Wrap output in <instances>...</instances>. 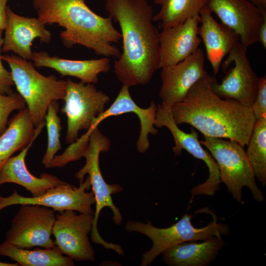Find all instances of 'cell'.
I'll use <instances>...</instances> for the list:
<instances>
[{
	"label": "cell",
	"instance_id": "2",
	"mask_svg": "<svg viewBox=\"0 0 266 266\" xmlns=\"http://www.w3.org/2000/svg\"><path fill=\"white\" fill-rule=\"evenodd\" d=\"M213 77L208 73L182 101L170 107L174 121L178 126L189 124L205 136L226 138L247 146L256 122L251 107L218 96L211 88Z\"/></svg>",
	"mask_w": 266,
	"mask_h": 266
},
{
	"label": "cell",
	"instance_id": "26",
	"mask_svg": "<svg viewBox=\"0 0 266 266\" xmlns=\"http://www.w3.org/2000/svg\"><path fill=\"white\" fill-rule=\"evenodd\" d=\"M246 151L255 177L266 185V118L256 120Z\"/></svg>",
	"mask_w": 266,
	"mask_h": 266
},
{
	"label": "cell",
	"instance_id": "15",
	"mask_svg": "<svg viewBox=\"0 0 266 266\" xmlns=\"http://www.w3.org/2000/svg\"><path fill=\"white\" fill-rule=\"evenodd\" d=\"M204 65L203 52L199 48L182 61L161 68V103L170 108L182 101L193 86L208 74Z\"/></svg>",
	"mask_w": 266,
	"mask_h": 266
},
{
	"label": "cell",
	"instance_id": "1",
	"mask_svg": "<svg viewBox=\"0 0 266 266\" xmlns=\"http://www.w3.org/2000/svg\"><path fill=\"white\" fill-rule=\"evenodd\" d=\"M105 7L121 30L123 50L114 72L123 85H145L159 69L160 32L147 0H106Z\"/></svg>",
	"mask_w": 266,
	"mask_h": 266
},
{
	"label": "cell",
	"instance_id": "23",
	"mask_svg": "<svg viewBox=\"0 0 266 266\" xmlns=\"http://www.w3.org/2000/svg\"><path fill=\"white\" fill-rule=\"evenodd\" d=\"M45 126L44 122L35 127L27 107L14 115L0 135V171L14 153L22 150L39 135Z\"/></svg>",
	"mask_w": 266,
	"mask_h": 266
},
{
	"label": "cell",
	"instance_id": "14",
	"mask_svg": "<svg viewBox=\"0 0 266 266\" xmlns=\"http://www.w3.org/2000/svg\"><path fill=\"white\" fill-rule=\"evenodd\" d=\"M206 7L221 23L234 31L239 42L248 48L258 42L259 29L266 15L248 0H207Z\"/></svg>",
	"mask_w": 266,
	"mask_h": 266
},
{
	"label": "cell",
	"instance_id": "32",
	"mask_svg": "<svg viewBox=\"0 0 266 266\" xmlns=\"http://www.w3.org/2000/svg\"><path fill=\"white\" fill-rule=\"evenodd\" d=\"M258 41L264 49H266V19L262 24L258 33Z\"/></svg>",
	"mask_w": 266,
	"mask_h": 266
},
{
	"label": "cell",
	"instance_id": "28",
	"mask_svg": "<svg viewBox=\"0 0 266 266\" xmlns=\"http://www.w3.org/2000/svg\"><path fill=\"white\" fill-rule=\"evenodd\" d=\"M26 107L24 99L18 93L13 92L9 95L0 94V135L6 128L10 114Z\"/></svg>",
	"mask_w": 266,
	"mask_h": 266
},
{
	"label": "cell",
	"instance_id": "34",
	"mask_svg": "<svg viewBox=\"0 0 266 266\" xmlns=\"http://www.w3.org/2000/svg\"><path fill=\"white\" fill-rule=\"evenodd\" d=\"M18 264L16 263H7L0 262V266H18Z\"/></svg>",
	"mask_w": 266,
	"mask_h": 266
},
{
	"label": "cell",
	"instance_id": "22",
	"mask_svg": "<svg viewBox=\"0 0 266 266\" xmlns=\"http://www.w3.org/2000/svg\"><path fill=\"white\" fill-rule=\"evenodd\" d=\"M224 244L222 237H215L201 242H182L164 251L162 253L163 260L170 266H207L215 260Z\"/></svg>",
	"mask_w": 266,
	"mask_h": 266
},
{
	"label": "cell",
	"instance_id": "12",
	"mask_svg": "<svg viewBox=\"0 0 266 266\" xmlns=\"http://www.w3.org/2000/svg\"><path fill=\"white\" fill-rule=\"evenodd\" d=\"M94 214L72 210L56 214L52 234L61 253L75 261H95V251L89 239Z\"/></svg>",
	"mask_w": 266,
	"mask_h": 266
},
{
	"label": "cell",
	"instance_id": "25",
	"mask_svg": "<svg viewBox=\"0 0 266 266\" xmlns=\"http://www.w3.org/2000/svg\"><path fill=\"white\" fill-rule=\"evenodd\" d=\"M207 0H154L160 11L153 15V22H160L162 29L179 25L188 19L200 16Z\"/></svg>",
	"mask_w": 266,
	"mask_h": 266
},
{
	"label": "cell",
	"instance_id": "18",
	"mask_svg": "<svg viewBox=\"0 0 266 266\" xmlns=\"http://www.w3.org/2000/svg\"><path fill=\"white\" fill-rule=\"evenodd\" d=\"M200 16L198 34L204 44L207 58L216 76L223 59L239 42V37L233 30L217 22L205 5L200 10Z\"/></svg>",
	"mask_w": 266,
	"mask_h": 266
},
{
	"label": "cell",
	"instance_id": "30",
	"mask_svg": "<svg viewBox=\"0 0 266 266\" xmlns=\"http://www.w3.org/2000/svg\"><path fill=\"white\" fill-rule=\"evenodd\" d=\"M0 32V94L9 95L13 93L12 87L14 85L11 71L7 70L3 66L1 59V49L3 38Z\"/></svg>",
	"mask_w": 266,
	"mask_h": 266
},
{
	"label": "cell",
	"instance_id": "20",
	"mask_svg": "<svg viewBox=\"0 0 266 266\" xmlns=\"http://www.w3.org/2000/svg\"><path fill=\"white\" fill-rule=\"evenodd\" d=\"M31 61L34 66L52 68L62 76H69L79 79L85 83L96 84L101 73L110 69L109 58L98 59L75 60L52 56L44 51L33 52Z\"/></svg>",
	"mask_w": 266,
	"mask_h": 266
},
{
	"label": "cell",
	"instance_id": "7",
	"mask_svg": "<svg viewBox=\"0 0 266 266\" xmlns=\"http://www.w3.org/2000/svg\"><path fill=\"white\" fill-rule=\"evenodd\" d=\"M200 141L209 151L217 163L221 182L238 202L243 204L242 190L246 187L255 200H265L264 195L256 182V177L243 146L237 142L204 136Z\"/></svg>",
	"mask_w": 266,
	"mask_h": 266
},
{
	"label": "cell",
	"instance_id": "24",
	"mask_svg": "<svg viewBox=\"0 0 266 266\" xmlns=\"http://www.w3.org/2000/svg\"><path fill=\"white\" fill-rule=\"evenodd\" d=\"M0 255L21 266H74V261L61 253L56 246L52 248H21L4 240L0 244Z\"/></svg>",
	"mask_w": 266,
	"mask_h": 266
},
{
	"label": "cell",
	"instance_id": "6",
	"mask_svg": "<svg viewBox=\"0 0 266 266\" xmlns=\"http://www.w3.org/2000/svg\"><path fill=\"white\" fill-rule=\"evenodd\" d=\"M193 217V215L187 212L176 223L166 228L156 227L149 220L146 223L138 221H129L125 226L127 232L143 234L152 242L151 248L142 254L140 265L147 266L151 265L157 257L174 245L221 237L230 233L229 226L217 223L215 215L213 216L212 221L201 228H196L192 225L191 219Z\"/></svg>",
	"mask_w": 266,
	"mask_h": 266
},
{
	"label": "cell",
	"instance_id": "16",
	"mask_svg": "<svg viewBox=\"0 0 266 266\" xmlns=\"http://www.w3.org/2000/svg\"><path fill=\"white\" fill-rule=\"evenodd\" d=\"M1 51L13 52L17 56L31 61L33 40L39 38L40 42L48 43L51 41V33L37 18L26 17L6 8V25Z\"/></svg>",
	"mask_w": 266,
	"mask_h": 266
},
{
	"label": "cell",
	"instance_id": "10",
	"mask_svg": "<svg viewBox=\"0 0 266 266\" xmlns=\"http://www.w3.org/2000/svg\"><path fill=\"white\" fill-rule=\"evenodd\" d=\"M52 208L36 204H21L5 233V241L21 248H52L51 238L56 219Z\"/></svg>",
	"mask_w": 266,
	"mask_h": 266
},
{
	"label": "cell",
	"instance_id": "9",
	"mask_svg": "<svg viewBox=\"0 0 266 266\" xmlns=\"http://www.w3.org/2000/svg\"><path fill=\"white\" fill-rule=\"evenodd\" d=\"M247 50L239 42L236 44L222 63L226 75L220 83L214 76L211 88L222 98L233 99L251 107L256 98L260 77L251 66Z\"/></svg>",
	"mask_w": 266,
	"mask_h": 266
},
{
	"label": "cell",
	"instance_id": "17",
	"mask_svg": "<svg viewBox=\"0 0 266 266\" xmlns=\"http://www.w3.org/2000/svg\"><path fill=\"white\" fill-rule=\"evenodd\" d=\"M200 16L187 19L159 33V69L182 61L199 48L201 42L198 32Z\"/></svg>",
	"mask_w": 266,
	"mask_h": 266
},
{
	"label": "cell",
	"instance_id": "19",
	"mask_svg": "<svg viewBox=\"0 0 266 266\" xmlns=\"http://www.w3.org/2000/svg\"><path fill=\"white\" fill-rule=\"evenodd\" d=\"M129 88L127 85H122L115 100L108 109H105L95 119L91 129L98 127L101 122L109 117L133 113L137 116L140 125L136 149L139 153H144L150 146L149 134L156 135L158 132L155 126L157 105L152 101L146 108L139 107L133 100Z\"/></svg>",
	"mask_w": 266,
	"mask_h": 266
},
{
	"label": "cell",
	"instance_id": "11",
	"mask_svg": "<svg viewBox=\"0 0 266 266\" xmlns=\"http://www.w3.org/2000/svg\"><path fill=\"white\" fill-rule=\"evenodd\" d=\"M156 128H167L174 141L172 151L175 156L181 155L185 150L195 158L201 160L206 165L209 176L205 181L195 186L191 193L193 196H212L219 190L221 183L219 167L211 155L204 149L198 139V133L191 129L190 133L180 129L172 118L170 108L161 103L157 105L155 123Z\"/></svg>",
	"mask_w": 266,
	"mask_h": 266
},
{
	"label": "cell",
	"instance_id": "3",
	"mask_svg": "<svg viewBox=\"0 0 266 266\" xmlns=\"http://www.w3.org/2000/svg\"><path fill=\"white\" fill-rule=\"evenodd\" d=\"M37 18L44 25L55 24L64 29L60 34L63 45L72 48L82 45L105 57H119L121 52L114 44L121 35L109 16L93 12L85 0H33Z\"/></svg>",
	"mask_w": 266,
	"mask_h": 266
},
{
	"label": "cell",
	"instance_id": "33",
	"mask_svg": "<svg viewBox=\"0 0 266 266\" xmlns=\"http://www.w3.org/2000/svg\"><path fill=\"white\" fill-rule=\"evenodd\" d=\"M263 15H266V0H251Z\"/></svg>",
	"mask_w": 266,
	"mask_h": 266
},
{
	"label": "cell",
	"instance_id": "4",
	"mask_svg": "<svg viewBox=\"0 0 266 266\" xmlns=\"http://www.w3.org/2000/svg\"><path fill=\"white\" fill-rule=\"evenodd\" d=\"M110 147L109 139L98 128H95L90 133L88 146L83 153L85 158L84 166L75 174L79 182H82L84 176L88 175L92 192L94 193L96 208L94 214L91 238L93 242L102 245L106 249H112L119 255H124L123 250L118 244L108 242L100 234L98 229V221L100 211L105 207H109L113 212V221L120 225L123 220L122 215L113 202L111 195L120 193L123 187L117 184H109L104 179L99 165V157L101 152H107Z\"/></svg>",
	"mask_w": 266,
	"mask_h": 266
},
{
	"label": "cell",
	"instance_id": "13",
	"mask_svg": "<svg viewBox=\"0 0 266 266\" xmlns=\"http://www.w3.org/2000/svg\"><path fill=\"white\" fill-rule=\"evenodd\" d=\"M91 188L88 176L77 188L66 182L50 189L38 197L22 196L15 190L8 197L0 196V211L11 205L36 204L51 208L55 212L72 210L80 213L94 214L92 205L95 204L94 195L92 191L87 192Z\"/></svg>",
	"mask_w": 266,
	"mask_h": 266
},
{
	"label": "cell",
	"instance_id": "27",
	"mask_svg": "<svg viewBox=\"0 0 266 266\" xmlns=\"http://www.w3.org/2000/svg\"><path fill=\"white\" fill-rule=\"evenodd\" d=\"M59 104L57 100L49 105L45 118L47 131V147L42 158V163L46 168H50L51 163L56 154L62 149L60 132L62 130L61 119L58 116Z\"/></svg>",
	"mask_w": 266,
	"mask_h": 266
},
{
	"label": "cell",
	"instance_id": "5",
	"mask_svg": "<svg viewBox=\"0 0 266 266\" xmlns=\"http://www.w3.org/2000/svg\"><path fill=\"white\" fill-rule=\"evenodd\" d=\"M8 65L14 85L24 99L36 128L45 122L48 107L53 101L64 100L66 80L54 75L45 76L34 67L31 61L17 55H1Z\"/></svg>",
	"mask_w": 266,
	"mask_h": 266
},
{
	"label": "cell",
	"instance_id": "8",
	"mask_svg": "<svg viewBox=\"0 0 266 266\" xmlns=\"http://www.w3.org/2000/svg\"><path fill=\"white\" fill-rule=\"evenodd\" d=\"M63 100L62 112L67 117L65 140L71 144L78 139L79 131L91 128L95 119L105 110L110 98L94 84L76 82L68 78Z\"/></svg>",
	"mask_w": 266,
	"mask_h": 266
},
{
	"label": "cell",
	"instance_id": "31",
	"mask_svg": "<svg viewBox=\"0 0 266 266\" xmlns=\"http://www.w3.org/2000/svg\"><path fill=\"white\" fill-rule=\"evenodd\" d=\"M8 0H0V32L5 30L6 25V8Z\"/></svg>",
	"mask_w": 266,
	"mask_h": 266
},
{
	"label": "cell",
	"instance_id": "21",
	"mask_svg": "<svg viewBox=\"0 0 266 266\" xmlns=\"http://www.w3.org/2000/svg\"><path fill=\"white\" fill-rule=\"evenodd\" d=\"M37 137H34L18 155L10 157L5 162L0 171V186L8 183L16 184L24 187L32 194V197H35L66 182L46 173H41L39 177H36L28 169L25 159Z\"/></svg>",
	"mask_w": 266,
	"mask_h": 266
},
{
	"label": "cell",
	"instance_id": "29",
	"mask_svg": "<svg viewBox=\"0 0 266 266\" xmlns=\"http://www.w3.org/2000/svg\"><path fill=\"white\" fill-rule=\"evenodd\" d=\"M251 109L256 120L266 118V76L260 77L258 92Z\"/></svg>",
	"mask_w": 266,
	"mask_h": 266
}]
</instances>
